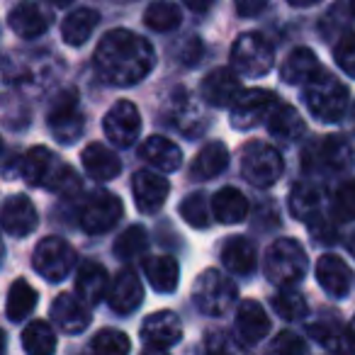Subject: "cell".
Returning a JSON list of instances; mask_svg holds the SVG:
<instances>
[{"instance_id":"1","label":"cell","mask_w":355,"mask_h":355,"mask_svg":"<svg viewBox=\"0 0 355 355\" xmlns=\"http://www.w3.org/2000/svg\"><path fill=\"white\" fill-rule=\"evenodd\" d=\"M95 71L110 85L129 88L146 78L156 66V51L144 37L129 30H110L95 49Z\"/></svg>"},{"instance_id":"7","label":"cell","mask_w":355,"mask_h":355,"mask_svg":"<svg viewBox=\"0 0 355 355\" xmlns=\"http://www.w3.org/2000/svg\"><path fill=\"white\" fill-rule=\"evenodd\" d=\"M236 285L219 270H205L193 287V302L202 314L224 316L236 302Z\"/></svg>"},{"instance_id":"10","label":"cell","mask_w":355,"mask_h":355,"mask_svg":"<svg viewBox=\"0 0 355 355\" xmlns=\"http://www.w3.org/2000/svg\"><path fill=\"white\" fill-rule=\"evenodd\" d=\"M277 105V95L270 90H243L232 105V112H229V122L236 132H248V129L258 127L261 122H266L270 117L272 107Z\"/></svg>"},{"instance_id":"42","label":"cell","mask_w":355,"mask_h":355,"mask_svg":"<svg viewBox=\"0 0 355 355\" xmlns=\"http://www.w3.org/2000/svg\"><path fill=\"white\" fill-rule=\"evenodd\" d=\"M334 217L336 222H355V180H348L336 190Z\"/></svg>"},{"instance_id":"22","label":"cell","mask_w":355,"mask_h":355,"mask_svg":"<svg viewBox=\"0 0 355 355\" xmlns=\"http://www.w3.org/2000/svg\"><path fill=\"white\" fill-rule=\"evenodd\" d=\"M270 334V319H268L263 304L256 300L241 302L236 311V336L243 345H256L261 343L266 336Z\"/></svg>"},{"instance_id":"33","label":"cell","mask_w":355,"mask_h":355,"mask_svg":"<svg viewBox=\"0 0 355 355\" xmlns=\"http://www.w3.org/2000/svg\"><path fill=\"white\" fill-rule=\"evenodd\" d=\"M227 166H229V148L222 141H209L195 156L190 173L198 180H209V178H217Z\"/></svg>"},{"instance_id":"13","label":"cell","mask_w":355,"mask_h":355,"mask_svg":"<svg viewBox=\"0 0 355 355\" xmlns=\"http://www.w3.org/2000/svg\"><path fill=\"white\" fill-rule=\"evenodd\" d=\"M183 338V321L175 311H156V314H148L141 324V345L144 350H171L178 340Z\"/></svg>"},{"instance_id":"6","label":"cell","mask_w":355,"mask_h":355,"mask_svg":"<svg viewBox=\"0 0 355 355\" xmlns=\"http://www.w3.org/2000/svg\"><path fill=\"white\" fill-rule=\"evenodd\" d=\"M232 64L246 78H261L275 64V49L258 32H246L232 46Z\"/></svg>"},{"instance_id":"41","label":"cell","mask_w":355,"mask_h":355,"mask_svg":"<svg viewBox=\"0 0 355 355\" xmlns=\"http://www.w3.org/2000/svg\"><path fill=\"white\" fill-rule=\"evenodd\" d=\"M90 348L98 350V353H105V355H124L132 350V343L129 338L117 329H103L93 336L90 340Z\"/></svg>"},{"instance_id":"39","label":"cell","mask_w":355,"mask_h":355,"mask_svg":"<svg viewBox=\"0 0 355 355\" xmlns=\"http://www.w3.org/2000/svg\"><path fill=\"white\" fill-rule=\"evenodd\" d=\"M272 309L285 321H300L306 316L309 306H306V300L297 290H292V287H280V292L272 297Z\"/></svg>"},{"instance_id":"30","label":"cell","mask_w":355,"mask_h":355,"mask_svg":"<svg viewBox=\"0 0 355 355\" xmlns=\"http://www.w3.org/2000/svg\"><path fill=\"white\" fill-rule=\"evenodd\" d=\"M319 71H321V64L314 51L300 46V49H295L285 59V64H282V69H280V78L285 80L287 85H304L306 80L314 78Z\"/></svg>"},{"instance_id":"51","label":"cell","mask_w":355,"mask_h":355,"mask_svg":"<svg viewBox=\"0 0 355 355\" xmlns=\"http://www.w3.org/2000/svg\"><path fill=\"white\" fill-rule=\"evenodd\" d=\"M350 12L355 15V0H350Z\"/></svg>"},{"instance_id":"24","label":"cell","mask_w":355,"mask_h":355,"mask_svg":"<svg viewBox=\"0 0 355 355\" xmlns=\"http://www.w3.org/2000/svg\"><path fill=\"white\" fill-rule=\"evenodd\" d=\"M107 270L105 266L95 261H83L78 266V272H76V292L83 302H88L90 306L98 304L103 297H107Z\"/></svg>"},{"instance_id":"43","label":"cell","mask_w":355,"mask_h":355,"mask_svg":"<svg viewBox=\"0 0 355 355\" xmlns=\"http://www.w3.org/2000/svg\"><path fill=\"white\" fill-rule=\"evenodd\" d=\"M334 59L348 78L355 80V32H348L334 46Z\"/></svg>"},{"instance_id":"11","label":"cell","mask_w":355,"mask_h":355,"mask_svg":"<svg viewBox=\"0 0 355 355\" xmlns=\"http://www.w3.org/2000/svg\"><path fill=\"white\" fill-rule=\"evenodd\" d=\"M122 200L107 190L93 193L80 207V229L85 234H107L122 219Z\"/></svg>"},{"instance_id":"15","label":"cell","mask_w":355,"mask_h":355,"mask_svg":"<svg viewBox=\"0 0 355 355\" xmlns=\"http://www.w3.org/2000/svg\"><path fill=\"white\" fill-rule=\"evenodd\" d=\"M132 193L139 212L156 214L171 193V183L156 171H139L132 178Z\"/></svg>"},{"instance_id":"27","label":"cell","mask_w":355,"mask_h":355,"mask_svg":"<svg viewBox=\"0 0 355 355\" xmlns=\"http://www.w3.org/2000/svg\"><path fill=\"white\" fill-rule=\"evenodd\" d=\"M222 263L227 270L236 272V275H251L258 263L256 243L248 236L227 239V243L222 246Z\"/></svg>"},{"instance_id":"14","label":"cell","mask_w":355,"mask_h":355,"mask_svg":"<svg viewBox=\"0 0 355 355\" xmlns=\"http://www.w3.org/2000/svg\"><path fill=\"white\" fill-rule=\"evenodd\" d=\"M103 132L114 146H132L141 132V114L129 100H117L103 119Z\"/></svg>"},{"instance_id":"29","label":"cell","mask_w":355,"mask_h":355,"mask_svg":"<svg viewBox=\"0 0 355 355\" xmlns=\"http://www.w3.org/2000/svg\"><path fill=\"white\" fill-rule=\"evenodd\" d=\"M144 275H146L148 285L161 295H171L175 292L178 280H180V266L175 258L171 256H156L144 261Z\"/></svg>"},{"instance_id":"49","label":"cell","mask_w":355,"mask_h":355,"mask_svg":"<svg viewBox=\"0 0 355 355\" xmlns=\"http://www.w3.org/2000/svg\"><path fill=\"white\" fill-rule=\"evenodd\" d=\"M49 6H54V8H66V6H71L73 0H46Z\"/></svg>"},{"instance_id":"36","label":"cell","mask_w":355,"mask_h":355,"mask_svg":"<svg viewBox=\"0 0 355 355\" xmlns=\"http://www.w3.org/2000/svg\"><path fill=\"white\" fill-rule=\"evenodd\" d=\"M183 15H180V8L171 0H156L146 8L144 12V25L153 32H171L180 25Z\"/></svg>"},{"instance_id":"38","label":"cell","mask_w":355,"mask_h":355,"mask_svg":"<svg viewBox=\"0 0 355 355\" xmlns=\"http://www.w3.org/2000/svg\"><path fill=\"white\" fill-rule=\"evenodd\" d=\"M146 248H148V234H146V229L139 227V224L124 229L117 241H114V253H117V258H122V261H132V258L144 256Z\"/></svg>"},{"instance_id":"46","label":"cell","mask_w":355,"mask_h":355,"mask_svg":"<svg viewBox=\"0 0 355 355\" xmlns=\"http://www.w3.org/2000/svg\"><path fill=\"white\" fill-rule=\"evenodd\" d=\"M185 49L178 54V59L183 61L185 66H193V64H198L200 61V54H202V42L198 40V37H193V40H188L185 42Z\"/></svg>"},{"instance_id":"34","label":"cell","mask_w":355,"mask_h":355,"mask_svg":"<svg viewBox=\"0 0 355 355\" xmlns=\"http://www.w3.org/2000/svg\"><path fill=\"white\" fill-rule=\"evenodd\" d=\"M309 334L326 350H355L353 329H343L338 321H316L309 326Z\"/></svg>"},{"instance_id":"16","label":"cell","mask_w":355,"mask_h":355,"mask_svg":"<svg viewBox=\"0 0 355 355\" xmlns=\"http://www.w3.org/2000/svg\"><path fill=\"white\" fill-rule=\"evenodd\" d=\"M8 25L22 40H35L49 30L51 12L37 0H20L8 15Z\"/></svg>"},{"instance_id":"21","label":"cell","mask_w":355,"mask_h":355,"mask_svg":"<svg viewBox=\"0 0 355 355\" xmlns=\"http://www.w3.org/2000/svg\"><path fill=\"white\" fill-rule=\"evenodd\" d=\"M144 300V287L141 280L137 277V272L124 268L117 272V277L112 280L107 290V304L117 314H132Z\"/></svg>"},{"instance_id":"5","label":"cell","mask_w":355,"mask_h":355,"mask_svg":"<svg viewBox=\"0 0 355 355\" xmlns=\"http://www.w3.org/2000/svg\"><path fill=\"white\" fill-rule=\"evenodd\" d=\"M285 163L277 148L263 141H251L241 148V175L253 188H272L280 180Z\"/></svg>"},{"instance_id":"44","label":"cell","mask_w":355,"mask_h":355,"mask_svg":"<svg viewBox=\"0 0 355 355\" xmlns=\"http://www.w3.org/2000/svg\"><path fill=\"white\" fill-rule=\"evenodd\" d=\"M275 353H306V343L295 334V331H280L272 340Z\"/></svg>"},{"instance_id":"17","label":"cell","mask_w":355,"mask_h":355,"mask_svg":"<svg viewBox=\"0 0 355 355\" xmlns=\"http://www.w3.org/2000/svg\"><path fill=\"white\" fill-rule=\"evenodd\" d=\"M88 302H83L80 297H73L69 292H61L54 302H51V321L59 326V331L64 334H83L90 326L93 316L88 311Z\"/></svg>"},{"instance_id":"20","label":"cell","mask_w":355,"mask_h":355,"mask_svg":"<svg viewBox=\"0 0 355 355\" xmlns=\"http://www.w3.org/2000/svg\"><path fill=\"white\" fill-rule=\"evenodd\" d=\"M316 280H319L321 290L326 295L343 300L350 292V285H353V270H350L348 263L340 256L326 253V256H321L316 261Z\"/></svg>"},{"instance_id":"28","label":"cell","mask_w":355,"mask_h":355,"mask_svg":"<svg viewBox=\"0 0 355 355\" xmlns=\"http://www.w3.org/2000/svg\"><path fill=\"white\" fill-rule=\"evenodd\" d=\"M268 132H270L275 139H280V141L292 144V141H297V139L304 137L306 127H304L302 114L297 112L292 105H285L277 100L270 117H268Z\"/></svg>"},{"instance_id":"2","label":"cell","mask_w":355,"mask_h":355,"mask_svg":"<svg viewBox=\"0 0 355 355\" xmlns=\"http://www.w3.org/2000/svg\"><path fill=\"white\" fill-rule=\"evenodd\" d=\"M20 173L27 185L59 193L61 198H73L80 193V178L76 171L46 146H32L22 156Z\"/></svg>"},{"instance_id":"25","label":"cell","mask_w":355,"mask_h":355,"mask_svg":"<svg viewBox=\"0 0 355 355\" xmlns=\"http://www.w3.org/2000/svg\"><path fill=\"white\" fill-rule=\"evenodd\" d=\"M139 156L146 163H151L156 171H163V173L178 171L180 163H183V151L166 137H148L146 141H141Z\"/></svg>"},{"instance_id":"47","label":"cell","mask_w":355,"mask_h":355,"mask_svg":"<svg viewBox=\"0 0 355 355\" xmlns=\"http://www.w3.org/2000/svg\"><path fill=\"white\" fill-rule=\"evenodd\" d=\"M183 6H188L193 12H207L214 6V0H180Z\"/></svg>"},{"instance_id":"35","label":"cell","mask_w":355,"mask_h":355,"mask_svg":"<svg viewBox=\"0 0 355 355\" xmlns=\"http://www.w3.org/2000/svg\"><path fill=\"white\" fill-rule=\"evenodd\" d=\"M37 306V290L27 280H15L8 290V302H6V314L10 321H22L25 316H30Z\"/></svg>"},{"instance_id":"9","label":"cell","mask_w":355,"mask_h":355,"mask_svg":"<svg viewBox=\"0 0 355 355\" xmlns=\"http://www.w3.org/2000/svg\"><path fill=\"white\" fill-rule=\"evenodd\" d=\"M76 263H78V253L69 241L59 236L42 239L35 251V270L49 282L66 280L73 272Z\"/></svg>"},{"instance_id":"8","label":"cell","mask_w":355,"mask_h":355,"mask_svg":"<svg viewBox=\"0 0 355 355\" xmlns=\"http://www.w3.org/2000/svg\"><path fill=\"white\" fill-rule=\"evenodd\" d=\"M46 124L49 132L59 139L61 144H73L85 129V114L80 110V98L73 88L61 90L49 105L46 112Z\"/></svg>"},{"instance_id":"4","label":"cell","mask_w":355,"mask_h":355,"mask_svg":"<svg viewBox=\"0 0 355 355\" xmlns=\"http://www.w3.org/2000/svg\"><path fill=\"white\" fill-rule=\"evenodd\" d=\"M263 270L275 287H292L304 280L306 270H309V261H306V253L300 241L277 239L268 246Z\"/></svg>"},{"instance_id":"48","label":"cell","mask_w":355,"mask_h":355,"mask_svg":"<svg viewBox=\"0 0 355 355\" xmlns=\"http://www.w3.org/2000/svg\"><path fill=\"white\" fill-rule=\"evenodd\" d=\"M292 8H309V6H319L321 0H287Z\"/></svg>"},{"instance_id":"50","label":"cell","mask_w":355,"mask_h":355,"mask_svg":"<svg viewBox=\"0 0 355 355\" xmlns=\"http://www.w3.org/2000/svg\"><path fill=\"white\" fill-rule=\"evenodd\" d=\"M348 251H350V253H353V256H355V232L350 234V241H348Z\"/></svg>"},{"instance_id":"23","label":"cell","mask_w":355,"mask_h":355,"mask_svg":"<svg viewBox=\"0 0 355 355\" xmlns=\"http://www.w3.org/2000/svg\"><path fill=\"white\" fill-rule=\"evenodd\" d=\"M326 205V193L319 183H297L290 190V212L297 219L309 224L311 219L321 217Z\"/></svg>"},{"instance_id":"37","label":"cell","mask_w":355,"mask_h":355,"mask_svg":"<svg viewBox=\"0 0 355 355\" xmlns=\"http://www.w3.org/2000/svg\"><path fill=\"white\" fill-rule=\"evenodd\" d=\"M22 348L32 355H49L56 350V334L46 321H32L22 331Z\"/></svg>"},{"instance_id":"19","label":"cell","mask_w":355,"mask_h":355,"mask_svg":"<svg viewBox=\"0 0 355 355\" xmlns=\"http://www.w3.org/2000/svg\"><path fill=\"white\" fill-rule=\"evenodd\" d=\"M40 224V214L27 195H10L3 202V229L17 239L30 236Z\"/></svg>"},{"instance_id":"52","label":"cell","mask_w":355,"mask_h":355,"mask_svg":"<svg viewBox=\"0 0 355 355\" xmlns=\"http://www.w3.org/2000/svg\"><path fill=\"white\" fill-rule=\"evenodd\" d=\"M350 329H353V334H355V316H353V321H350Z\"/></svg>"},{"instance_id":"32","label":"cell","mask_w":355,"mask_h":355,"mask_svg":"<svg viewBox=\"0 0 355 355\" xmlns=\"http://www.w3.org/2000/svg\"><path fill=\"white\" fill-rule=\"evenodd\" d=\"M212 214L219 224H239L248 217V200L236 188H222L212 198Z\"/></svg>"},{"instance_id":"18","label":"cell","mask_w":355,"mask_h":355,"mask_svg":"<svg viewBox=\"0 0 355 355\" xmlns=\"http://www.w3.org/2000/svg\"><path fill=\"white\" fill-rule=\"evenodd\" d=\"M200 93H202L205 103L212 105V107H232L234 100L243 90H241V80H239V76L232 69H214L205 76L202 85H200Z\"/></svg>"},{"instance_id":"31","label":"cell","mask_w":355,"mask_h":355,"mask_svg":"<svg viewBox=\"0 0 355 355\" xmlns=\"http://www.w3.org/2000/svg\"><path fill=\"white\" fill-rule=\"evenodd\" d=\"M98 22L100 15L93 8H78L61 22V37H64V42L69 46H83L93 37Z\"/></svg>"},{"instance_id":"26","label":"cell","mask_w":355,"mask_h":355,"mask_svg":"<svg viewBox=\"0 0 355 355\" xmlns=\"http://www.w3.org/2000/svg\"><path fill=\"white\" fill-rule=\"evenodd\" d=\"M80 163L85 173L95 180H112L122 171V161L117 158V153L105 144H88L80 153Z\"/></svg>"},{"instance_id":"40","label":"cell","mask_w":355,"mask_h":355,"mask_svg":"<svg viewBox=\"0 0 355 355\" xmlns=\"http://www.w3.org/2000/svg\"><path fill=\"white\" fill-rule=\"evenodd\" d=\"M180 217L195 229H207L212 222V214H209V205H207V195L205 193H195L180 202Z\"/></svg>"},{"instance_id":"12","label":"cell","mask_w":355,"mask_h":355,"mask_svg":"<svg viewBox=\"0 0 355 355\" xmlns=\"http://www.w3.org/2000/svg\"><path fill=\"white\" fill-rule=\"evenodd\" d=\"M350 148L343 137H319L304 148L302 166L306 173H336L345 168Z\"/></svg>"},{"instance_id":"3","label":"cell","mask_w":355,"mask_h":355,"mask_svg":"<svg viewBox=\"0 0 355 355\" xmlns=\"http://www.w3.org/2000/svg\"><path fill=\"white\" fill-rule=\"evenodd\" d=\"M302 100L319 122H338L348 110L345 85L324 69L302 85Z\"/></svg>"},{"instance_id":"45","label":"cell","mask_w":355,"mask_h":355,"mask_svg":"<svg viewBox=\"0 0 355 355\" xmlns=\"http://www.w3.org/2000/svg\"><path fill=\"white\" fill-rule=\"evenodd\" d=\"M234 8L241 17H256L268 8V0H234Z\"/></svg>"}]
</instances>
